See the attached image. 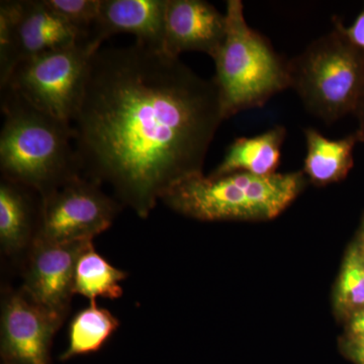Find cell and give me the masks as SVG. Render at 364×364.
Listing matches in <instances>:
<instances>
[{"instance_id": "1", "label": "cell", "mask_w": 364, "mask_h": 364, "mask_svg": "<svg viewBox=\"0 0 364 364\" xmlns=\"http://www.w3.org/2000/svg\"><path fill=\"white\" fill-rule=\"evenodd\" d=\"M224 119L213 79L135 42L93 55L72 128L81 171L145 218L176 184L203 174Z\"/></svg>"}, {"instance_id": "2", "label": "cell", "mask_w": 364, "mask_h": 364, "mask_svg": "<svg viewBox=\"0 0 364 364\" xmlns=\"http://www.w3.org/2000/svg\"><path fill=\"white\" fill-rule=\"evenodd\" d=\"M4 121L0 134L2 177L40 193L42 198L80 176L72 124L1 90Z\"/></svg>"}, {"instance_id": "3", "label": "cell", "mask_w": 364, "mask_h": 364, "mask_svg": "<svg viewBox=\"0 0 364 364\" xmlns=\"http://www.w3.org/2000/svg\"><path fill=\"white\" fill-rule=\"evenodd\" d=\"M305 186L303 171L257 176L196 174L162 198L179 214L200 221H265L282 214Z\"/></svg>"}, {"instance_id": "4", "label": "cell", "mask_w": 364, "mask_h": 364, "mask_svg": "<svg viewBox=\"0 0 364 364\" xmlns=\"http://www.w3.org/2000/svg\"><path fill=\"white\" fill-rule=\"evenodd\" d=\"M226 37L213 60V78L225 119L263 107L277 93L291 87L289 61L267 38L246 21L241 0L226 2Z\"/></svg>"}, {"instance_id": "5", "label": "cell", "mask_w": 364, "mask_h": 364, "mask_svg": "<svg viewBox=\"0 0 364 364\" xmlns=\"http://www.w3.org/2000/svg\"><path fill=\"white\" fill-rule=\"evenodd\" d=\"M318 38L289 60L291 88L311 114L330 124L354 114L364 98V55L341 30Z\"/></svg>"}, {"instance_id": "6", "label": "cell", "mask_w": 364, "mask_h": 364, "mask_svg": "<svg viewBox=\"0 0 364 364\" xmlns=\"http://www.w3.org/2000/svg\"><path fill=\"white\" fill-rule=\"evenodd\" d=\"M97 50L87 41L23 60L1 90L14 91L39 111L72 124Z\"/></svg>"}, {"instance_id": "7", "label": "cell", "mask_w": 364, "mask_h": 364, "mask_svg": "<svg viewBox=\"0 0 364 364\" xmlns=\"http://www.w3.org/2000/svg\"><path fill=\"white\" fill-rule=\"evenodd\" d=\"M117 210V203L105 195L98 182L75 177L42 198L35 240H93L111 226Z\"/></svg>"}, {"instance_id": "8", "label": "cell", "mask_w": 364, "mask_h": 364, "mask_svg": "<svg viewBox=\"0 0 364 364\" xmlns=\"http://www.w3.org/2000/svg\"><path fill=\"white\" fill-rule=\"evenodd\" d=\"M92 239L45 243L33 240L26 270L25 294L38 306L63 318L73 293L79 257Z\"/></svg>"}, {"instance_id": "9", "label": "cell", "mask_w": 364, "mask_h": 364, "mask_svg": "<svg viewBox=\"0 0 364 364\" xmlns=\"http://www.w3.org/2000/svg\"><path fill=\"white\" fill-rule=\"evenodd\" d=\"M62 320L38 306L25 293L9 296L1 317L4 364H49L53 336Z\"/></svg>"}, {"instance_id": "10", "label": "cell", "mask_w": 364, "mask_h": 364, "mask_svg": "<svg viewBox=\"0 0 364 364\" xmlns=\"http://www.w3.org/2000/svg\"><path fill=\"white\" fill-rule=\"evenodd\" d=\"M226 14L203 0H168L163 52L179 57L186 52L214 57L226 37Z\"/></svg>"}, {"instance_id": "11", "label": "cell", "mask_w": 364, "mask_h": 364, "mask_svg": "<svg viewBox=\"0 0 364 364\" xmlns=\"http://www.w3.org/2000/svg\"><path fill=\"white\" fill-rule=\"evenodd\" d=\"M9 6L14 21V70L23 60L88 41L44 0H9Z\"/></svg>"}, {"instance_id": "12", "label": "cell", "mask_w": 364, "mask_h": 364, "mask_svg": "<svg viewBox=\"0 0 364 364\" xmlns=\"http://www.w3.org/2000/svg\"><path fill=\"white\" fill-rule=\"evenodd\" d=\"M168 0H102L91 44L100 49L117 33H131L139 44L163 51Z\"/></svg>"}, {"instance_id": "13", "label": "cell", "mask_w": 364, "mask_h": 364, "mask_svg": "<svg viewBox=\"0 0 364 364\" xmlns=\"http://www.w3.org/2000/svg\"><path fill=\"white\" fill-rule=\"evenodd\" d=\"M286 136L287 129L275 126L260 135L237 138L228 147L222 162L210 176H222L235 172H246L257 176L277 173Z\"/></svg>"}, {"instance_id": "14", "label": "cell", "mask_w": 364, "mask_h": 364, "mask_svg": "<svg viewBox=\"0 0 364 364\" xmlns=\"http://www.w3.org/2000/svg\"><path fill=\"white\" fill-rule=\"evenodd\" d=\"M306 154L304 174L317 186L343 181L354 165L356 144L364 142L358 130L344 138L331 140L313 128L305 130Z\"/></svg>"}, {"instance_id": "15", "label": "cell", "mask_w": 364, "mask_h": 364, "mask_svg": "<svg viewBox=\"0 0 364 364\" xmlns=\"http://www.w3.org/2000/svg\"><path fill=\"white\" fill-rule=\"evenodd\" d=\"M25 188L6 178L0 183V242L6 253L25 247L33 232V205Z\"/></svg>"}, {"instance_id": "16", "label": "cell", "mask_w": 364, "mask_h": 364, "mask_svg": "<svg viewBox=\"0 0 364 364\" xmlns=\"http://www.w3.org/2000/svg\"><path fill=\"white\" fill-rule=\"evenodd\" d=\"M126 277V273L109 264L95 250L92 244L79 257L73 293L86 296L90 301L97 296L119 299L123 294L121 282Z\"/></svg>"}, {"instance_id": "17", "label": "cell", "mask_w": 364, "mask_h": 364, "mask_svg": "<svg viewBox=\"0 0 364 364\" xmlns=\"http://www.w3.org/2000/svg\"><path fill=\"white\" fill-rule=\"evenodd\" d=\"M119 327V320L109 311L98 308L95 299L79 312L69 328V346L61 356L67 360L74 356L97 351Z\"/></svg>"}, {"instance_id": "18", "label": "cell", "mask_w": 364, "mask_h": 364, "mask_svg": "<svg viewBox=\"0 0 364 364\" xmlns=\"http://www.w3.org/2000/svg\"><path fill=\"white\" fill-rule=\"evenodd\" d=\"M337 311L349 318L364 309V260L354 243L347 251L335 294Z\"/></svg>"}, {"instance_id": "19", "label": "cell", "mask_w": 364, "mask_h": 364, "mask_svg": "<svg viewBox=\"0 0 364 364\" xmlns=\"http://www.w3.org/2000/svg\"><path fill=\"white\" fill-rule=\"evenodd\" d=\"M52 11L90 41V33L97 23L102 0H44Z\"/></svg>"}, {"instance_id": "20", "label": "cell", "mask_w": 364, "mask_h": 364, "mask_svg": "<svg viewBox=\"0 0 364 364\" xmlns=\"http://www.w3.org/2000/svg\"><path fill=\"white\" fill-rule=\"evenodd\" d=\"M341 30L351 44L364 55V7L350 26H344L341 21Z\"/></svg>"}, {"instance_id": "21", "label": "cell", "mask_w": 364, "mask_h": 364, "mask_svg": "<svg viewBox=\"0 0 364 364\" xmlns=\"http://www.w3.org/2000/svg\"><path fill=\"white\" fill-rule=\"evenodd\" d=\"M345 355L355 364H364V336L347 335L343 343Z\"/></svg>"}, {"instance_id": "22", "label": "cell", "mask_w": 364, "mask_h": 364, "mask_svg": "<svg viewBox=\"0 0 364 364\" xmlns=\"http://www.w3.org/2000/svg\"><path fill=\"white\" fill-rule=\"evenodd\" d=\"M348 318V335L364 336V309L352 314Z\"/></svg>"}, {"instance_id": "23", "label": "cell", "mask_w": 364, "mask_h": 364, "mask_svg": "<svg viewBox=\"0 0 364 364\" xmlns=\"http://www.w3.org/2000/svg\"><path fill=\"white\" fill-rule=\"evenodd\" d=\"M356 117H358L359 127L358 131L361 134V136L364 138V98L360 105H358V109L354 112Z\"/></svg>"}, {"instance_id": "24", "label": "cell", "mask_w": 364, "mask_h": 364, "mask_svg": "<svg viewBox=\"0 0 364 364\" xmlns=\"http://www.w3.org/2000/svg\"><path fill=\"white\" fill-rule=\"evenodd\" d=\"M356 245H358L364 260V219L363 225H361L360 232H359L358 241L356 242Z\"/></svg>"}]
</instances>
